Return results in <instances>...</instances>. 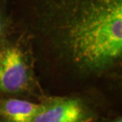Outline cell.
<instances>
[{"label": "cell", "mask_w": 122, "mask_h": 122, "mask_svg": "<svg viewBox=\"0 0 122 122\" xmlns=\"http://www.w3.org/2000/svg\"><path fill=\"white\" fill-rule=\"evenodd\" d=\"M14 30L48 41L75 71L101 77L122 60V0H8Z\"/></svg>", "instance_id": "cell-1"}, {"label": "cell", "mask_w": 122, "mask_h": 122, "mask_svg": "<svg viewBox=\"0 0 122 122\" xmlns=\"http://www.w3.org/2000/svg\"><path fill=\"white\" fill-rule=\"evenodd\" d=\"M94 114L81 98L52 97L42 102L33 122H93Z\"/></svg>", "instance_id": "cell-3"}, {"label": "cell", "mask_w": 122, "mask_h": 122, "mask_svg": "<svg viewBox=\"0 0 122 122\" xmlns=\"http://www.w3.org/2000/svg\"><path fill=\"white\" fill-rule=\"evenodd\" d=\"M14 33V40L10 36L0 45V92L6 94L30 92L36 85L30 45L23 35L15 30Z\"/></svg>", "instance_id": "cell-2"}, {"label": "cell", "mask_w": 122, "mask_h": 122, "mask_svg": "<svg viewBox=\"0 0 122 122\" xmlns=\"http://www.w3.org/2000/svg\"><path fill=\"white\" fill-rule=\"evenodd\" d=\"M0 75H1V58H0Z\"/></svg>", "instance_id": "cell-7"}, {"label": "cell", "mask_w": 122, "mask_h": 122, "mask_svg": "<svg viewBox=\"0 0 122 122\" xmlns=\"http://www.w3.org/2000/svg\"><path fill=\"white\" fill-rule=\"evenodd\" d=\"M42 108L36 103L17 97L0 99V120L4 122H33Z\"/></svg>", "instance_id": "cell-4"}, {"label": "cell", "mask_w": 122, "mask_h": 122, "mask_svg": "<svg viewBox=\"0 0 122 122\" xmlns=\"http://www.w3.org/2000/svg\"><path fill=\"white\" fill-rule=\"evenodd\" d=\"M0 122H4L3 121H2V120H0Z\"/></svg>", "instance_id": "cell-8"}, {"label": "cell", "mask_w": 122, "mask_h": 122, "mask_svg": "<svg viewBox=\"0 0 122 122\" xmlns=\"http://www.w3.org/2000/svg\"><path fill=\"white\" fill-rule=\"evenodd\" d=\"M14 31L10 14L8 0H0V45Z\"/></svg>", "instance_id": "cell-5"}, {"label": "cell", "mask_w": 122, "mask_h": 122, "mask_svg": "<svg viewBox=\"0 0 122 122\" xmlns=\"http://www.w3.org/2000/svg\"><path fill=\"white\" fill-rule=\"evenodd\" d=\"M104 122H122V117H117L113 118V119H111L109 121H104Z\"/></svg>", "instance_id": "cell-6"}]
</instances>
